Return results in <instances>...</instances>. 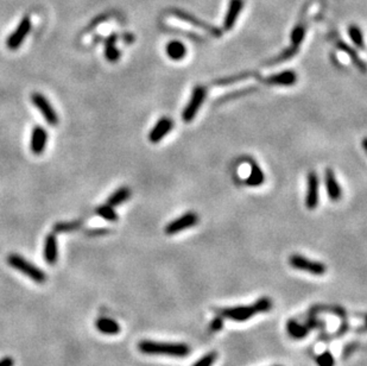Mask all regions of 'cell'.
Instances as JSON below:
<instances>
[{"label": "cell", "instance_id": "25", "mask_svg": "<svg viewBox=\"0 0 367 366\" xmlns=\"http://www.w3.org/2000/svg\"><path fill=\"white\" fill-rule=\"evenodd\" d=\"M305 36V28L303 25L298 24L297 26H295L293 32H291V43H293V47L298 48L302 44V42L304 40Z\"/></svg>", "mask_w": 367, "mask_h": 366}, {"label": "cell", "instance_id": "10", "mask_svg": "<svg viewBox=\"0 0 367 366\" xmlns=\"http://www.w3.org/2000/svg\"><path fill=\"white\" fill-rule=\"evenodd\" d=\"M172 126H173V123L171 119H169V118H165V117L162 118V119L157 121L153 129L151 130L149 135L150 142L151 143L161 142V140L163 139L170 131H171Z\"/></svg>", "mask_w": 367, "mask_h": 366}, {"label": "cell", "instance_id": "21", "mask_svg": "<svg viewBox=\"0 0 367 366\" xmlns=\"http://www.w3.org/2000/svg\"><path fill=\"white\" fill-rule=\"evenodd\" d=\"M130 196H131V190L126 188V187H123V188H119L117 192L113 193L112 195L108 197L107 205L111 206V207H115V206L124 204V202Z\"/></svg>", "mask_w": 367, "mask_h": 366}, {"label": "cell", "instance_id": "3", "mask_svg": "<svg viewBox=\"0 0 367 366\" xmlns=\"http://www.w3.org/2000/svg\"><path fill=\"white\" fill-rule=\"evenodd\" d=\"M7 263L12 266L13 269L18 270L22 273H24L29 278H31L36 283H44L47 281V274L42 271L38 266L33 265L32 263L26 261L25 258H23L20 254L12 253L7 257Z\"/></svg>", "mask_w": 367, "mask_h": 366}, {"label": "cell", "instance_id": "17", "mask_svg": "<svg viewBox=\"0 0 367 366\" xmlns=\"http://www.w3.org/2000/svg\"><path fill=\"white\" fill-rule=\"evenodd\" d=\"M172 13L175 14V16L179 17V18L183 19L184 22H188V23H190V24H192V25H196V26H199V28H202V29H204V30H207V31L210 32L211 35H214V36H220V35H221V32L219 31L218 29L213 28V26L209 25V24H207V23L200 22L199 19L194 18L192 16H190V14L184 13V12H182V11H179V10L173 11Z\"/></svg>", "mask_w": 367, "mask_h": 366}, {"label": "cell", "instance_id": "19", "mask_svg": "<svg viewBox=\"0 0 367 366\" xmlns=\"http://www.w3.org/2000/svg\"><path fill=\"white\" fill-rule=\"evenodd\" d=\"M117 38H118L117 35L113 33V35L108 36L105 42V56L109 62H117L120 57V51L115 47Z\"/></svg>", "mask_w": 367, "mask_h": 366}, {"label": "cell", "instance_id": "5", "mask_svg": "<svg viewBox=\"0 0 367 366\" xmlns=\"http://www.w3.org/2000/svg\"><path fill=\"white\" fill-rule=\"evenodd\" d=\"M206 88L202 86L195 87L194 90H192L191 98L189 100L188 105L185 106V108L182 113V119L185 123H190L191 120H194V118L198 114L199 109L201 108V106L203 104L204 99H206Z\"/></svg>", "mask_w": 367, "mask_h": 366}, {"label": "cell", "instance_id": "16", "mask_svg": "<svg viewBox=\"0 0 367 366\" xmlns=\"http://www.w3.org/2000/svg\"><path fill=\"white\" fill-rule=\"evenodd\" d=\"M266 82L278 86H291L297 81V75L293 70H285L282 73L272 75L265 80Z\"/></svg>", "mask_w": 367, "mask_h": 366}, {"label": "cell", "instance_id": "32", "mask_svg": "<svg viewBox=\"0 0 367 366\" xmlns=\"http://www.w3.org/2000/svg\"><path fill=\"white\" fill-rule=\"evenodd\" d=\"M14 360L11 357H4L0 359V366H13Z\"/></svg>", "mask_w": 367, "mask_h": 366}, {"label": "cell", "instance_id": "31", "mask_svg": "<svg viewBox=\"0 0 367 366\" xmlns=\"http://www.w3.org/2000/svg\"><path fill=\"white\" fill-rule=\"evenodd\" d=\"M247 76H249V74H243V75H240V76H236V78H232V79H229V80H219V81H217V83H219V85H225V83H229V82H237V81H239V80H243V79H247Z\"/></svg>", "mask_w": 367, "mask_h": 366}, {"label": "cell", "instance_id": "9", "mask_svg": "<svg viewBox=\"0 0 367 366\" xmlns=\"http://www.w3.org/2000/svg\"><path fill=\"white\" fill-rule=\"evenodd\" d=\"M317 205H319V177L315 173H309L305 206L308 209H315Z\"/></svg>", "mask_w": 367, "mask_h": 366}, {"label": "cell", "instance_id": "12", "mask_svg": "<svg viewBox=\"0 0 367 366\" xmlns=\"http://www.w3.org/2000/svg\"><path fill=\"white\" fill-rule=\"evenodd\" d=\"M48 140L47 130L42 126H36L31 135V150L35 155H41L45 150Z\"/></svg>", "mask_w": 367, "mask_h": 366}, {"label": "cell", "instance_id": "18", "mask_svg": "<svg viewBox=\"0 0 367 366\" xmlns=\"http://www.w3.org/2000/svg\"><path fill=\"white\" fill-rule=\"evenodd\" d=\"M166 54L171 60L180 61L187 54V49H185L182 42L171 41L170 43L166 44Z\"/></svg>", "mask_w": 367, "mask_h": 366}, {"label": "cell", "instance_id": "14", "mask_svg": "<svg viewBox=\"0 0 367 366\" xmlns=\"http://www.w3.org/2000/svg\"><path fill=\"white\" fill-rule=\"evenodd\" d=\"M324 181H326V188H327L328 196L331 197L333 201H338L341 199V195H342L341 187H340L338 181H336L333 170H331V169L326 170V177H324Z\"/></svg>", "mask_w": 367, "mask_h": 366}, {"label": "cell", "instance_id": "29", "mask_svg": "<svg viewBox=\"0 0 367 366\" xmlns=\"http://www.w3.org/2000/svg\"><path fill=\"white\" fill-rule=\"evenodd\" d=\"M317 365L319 366H334L335 365V359L333 357V354L329 352V351H324L323 353H321L319 357H317Z\"/></svg>", "mask_w": 367, "mask_h": 366}, {"label": "cell", "instance_id": "28", "mask_svg": "<svg viewBox=\"0 0 367 366\" xmlns=\"http://www.w3.org/2000/svg\"><path fill=\"white\" fill-rule=\"evenodd\" d=\"M79 226H80V223H57L54 226V233L75 231Z\"/></svg>", "mask_w": 367, "mask_h": 366}, {"label": "cell", "instance_id": "4", "mask_svg": "<svg viewBox=\"0 0 367 366\" xmlns=\"http://www.w3.org/2000/svg\"><path fill=\"white\" fill-rule=\"evenodd\" d=\"M289 264L293 266L294 269L309 272L312 274H315V276H322V274H324L327 271L326 265H324L323 263L310 261V259L305 258L304 256H301V254H293V256H290Z\"/></svg>", "mask_w": 367, "mask_h": 366}, {"label": "cell", "instance_id": "7", "mask_svg": "<svg viewBox=\"0 0 367 366\" xmlns=\"http://www.w3.org/2000/svg\"><path fill=\"white\" fill-rule=\"evenodd\" d=\"M198 221H199V216L198 214H195L194 212L185 213V214H183L182 216L172 220L171 223L166 225L164 230L165 234L172 235V234L180 233V232L187 230L189 227L195 226V225L198 224Z\"/></svg>", "mask_w": 367, "mask_h": 366}, {"label": "cell", "instance_id": "15", "mask_svg": "<svg viewBox=\"0 0 367 366\" xmlns=\"http://www.w3.org/2000/svg\"><path fill=\"white\" fill-rule=\"evenodd\" d=\"M96 330L106 335H117L122 331V327L115 320L109 318H100L95 322Z\"/></svg>", "mask_w": 367, "mask_h": 366}, {"label": "cell", "instance_id": "30", "mask_svg": "<svg viewBox=\"0 0 367 366\" xmlns=\"http://www.w3.org/2000/svg\"><path fill=\"white\" fill-rule=\"evenodd\" d=\"M224 327V322H222V318H215L210 323V330L213 332L220 331Z\"/></svg>", "mask_w": 367, "mask_h": 366}, {"label": "cell", "instance_id": "26", "mask_svg": "<svg viewBox=\"0 0 367 366\" xmlns=\"http://www.w3.org/2000/svg\"><path fill=\"white\" fill-rule=\"evenodd\" d=\"M338 45H339V47H340V49H341V50H342V51H345V52H347V54L351 56V59H352V61H353V62H354L355 64H357V66H358L359 68H360V69H361V71H365V64H364V62H361V61H360V60H359V56H358L357 54H355V52H354L353 50H352V48H350V47H348V45H347V44H345V43H342V42H339V43H338Z\"/></svg>", "mask_w": 367, "mask_h": 366}, {"label": "cell", "instance_id": "2", "mask_svg": "<svg viewBox=\"0 0 367 366\" xmlns=\"http://www.w3.org/2000/svg\"><path fill=\"white\" fill-rule=\"evenodd\" d=\"M272 308V301L268 297L264 296L256 301V303L249 304V306H240L225 308L221 310V316L225 319L233 320L237 322L247 321L253 316L259 314V313H266Z\"/></svg>", "mask_w": 367, "mask_h": 366}, {"label": "cell", "instance_id": "6", "mask_svg": "<svg viewBox=\"0 0 367 366\" xmlns=\"http://www.w3.org/2000/svg\"><path fill=\"white\" fill-rule=\"evenodd\" d=\"M31 101H32V104L35 105L37 108H38V111L42 113V116H43V118L47 120V123L49 125H51V126L57 125V123H59L57 113H56L54 107H52L50 102L47 100V98H45L43 94L32 93Z\"/></svg>", "mask_w": 367, "mask_h": 366}, {"label": "cell", "instance_id": "11", "mask_svg": "<svg viewBox=\"0 0 367 366\" xmlns=\"http://www.w3.org/2000/svg\"><path fill=\"white\" fill-rule=\"evenodd\" d=\"M44 259L48 264L54 265L56 264L59 258V246H57V239H56L55 233H50L47 235L44 243Z\"/></svg>", "mask_w": 367, "mask_h": 366}, {"label": "cell", "instance_id": "8", "mask_svg": "<svg viewBox=\"0 0 367 366\" xmlns=\"http://www.w3.org/2000/svg\"><path fill=\"white\" fill-rule=\"evenodd\" d=\"M30 30H31V19L30 17L25 16L20 23V25L17 26V29L11 33L9 40H7V47L11 50H16L21 47V44L24 42L25 37L29 35Z\"/></svg>", "mask_w": 367, "mask_h": 366}, {"label": "cell", "instance_id": "23", "mask_svg": "<svg viewBox=\"0 0 367 366\" xmlns=\"http://www.w3.org/2000/svg\"><path fill=\"white\" fill-rule=\"evenodd\" d=\"M348 35H350L351 40L355 44V47H358L359 49H365L364 44V36H362L361 30L355 25H351L348 28Z\"/></svg>", "mask_w": 367, "mask_h": 366}, {"label": "cell", "instance_id": "1", "mask_svg": "<svg viewBox=\"0 0 367 366\" xmlns=\"http://www.w3.org/2000/svg\"><path fill=\"white\" fill-rule=\"evenodd\" d=\"M138 350L149 356H165L173 358H185L191 349L183 342H162L152 340H142L138 342Z\"/></svg>", "mask_w": 367, "mask_h": 366}, {"label": "cell", "instance_id": "13", "mask_svg": "<svg viewBox=\"0 0 367 366\" xmlns=\"http://www.w3.org/2000/svg\"><path fill=\"white\" fill-rule=\"evenodd\" d=\"M244 0H230L228 11H227L225 21H224V29L230 30L236 25L237 19L239 17V14L243 10Z\"/></svg>", "mask_w": 367, "mask_h": 366}, {"label": "cell", "instance_id": "33", "mask_svg": "<svg viewBox=\"0 0 367 366\" xmlns=\"http://www.w3.org/2000/svg\"><path fill=\"white\" fill-rule=\"evenodd\" d=\"M275 366H279V365H275Z\"/></svg>", "mask_w": 367, "mask_h": 366}, {"label": "cell", "instance_id": "27", "mask_svg": "<svg viewBox=\"0 0 367 366\" xmlns=\"http://www.w3.org/2000/svg\"><path fill=\"white\" fill-rule=\"evenodd\" d=\"M217 359H218V353L215 352V351H211V352L207 353L206 356L200 358V359L192 366H213Z\"/></svg>", "mask_w": 367, "mask_h": 366}, {"label": "cell", "instance_id": "20", "mask_svg": "<svg viewBox=\"0 0 367 366\" xmlns=\"http://www.w3.org/2000/svg\"><path fill=\"white\" fill-rule=\"evenodd\" d=\"M264 181H265V175H264L263 170L260 169L259 166H257L255 162H252L251 173H249V176L246 178V185L252 187H258L260 185H263Z\"/></svg>", "mask_w": 367, "mask_h": 366}, {"label": "cell", "instance_id": "24", "mask_svg": "<svg viewBox=\"0 0 367 366\" xmlns=\"http://www.w3.org/2000/svg\"><path fill=\"white\" fill-rule=\"evenodd\" d=\"M96 214L101 216L102 219L112 221V223H114V221L118 220V214H117L114 209H113V207H111L109 205H104V206H100V207H98Z\"/></svg>", "mask_w": 367, "mask_h": 366}, {"label": "cell", "instance_id": "22", "mask_svg": "<svg viewBox=\"0 0 367 366\" xmlns=\"http://www.w3.org/2000/svg\"><path fill=\"white\" fill-rule=\"evenodd\" d=\"M287 332H289V334L291 337H294L295 339H301L304 338L306 334H308V328H306L305 326L300 325V323H297L295 320H290V321H287Z\"/></svg>", "mask_w": 367, "mask_h": 366}]
</instances>
